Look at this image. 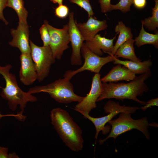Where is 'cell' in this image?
Listing matches in <instances>:
<instances>
[{
    "mask_svg": "<svg viewBox=\"0 0 158 158\" xmlns=\"http://www.w3.org/2000/svg\"><path fill=\"white\" fill-rule=\"evenodd\" d=\"M51 123L65 145L71 151L78 152L83 147L82 131L69 113L60 107L51 111Z\"/></svg>",
    "mask_w": 158,
    "mask_h": 158,
    "instance_id": "6da1fadb",
    "label": "cell"
},
{
    "mask_svg": "<svg viewBox=\"0 0 158 158\" xmlns=\"http://www.w3.org/2000/svg\"><path fill=\"white\" fill-rule=\"evenodd\" d=\"M151 75L150 70L136 76L128 83H102V91L97 102L105 99L114 98L123 101L125 99H132L142 105L146 102L140 100L138 96H142L149 90L145 81Z\"/></svg>",
    "mask_w": 158,
    "mask_h": 158,
    "instance_id": "7a4b0ae2",
    "label": "cell"
},
{
    "mask_svg": "<svg viewBox=\"0 0 158 158\" xmlns=\"http://www.w3.org/2000/svg\"><path fill=\"white\" fill-rule=\"evenodd\" d=\"M12 66L9 64L2 66H0V75L4 78L6 85L1 93V96L7 101L9 108L15 111L19 106L20 111L17 114L24 118L23 113L28 102H34L37 100V97L28 92L23 91L19 87L15 75L10 71Z\"/></svg>",
    "mask_w": 158,
    "mask_h": 158,
    "instance_id": "3957f363",
    "label": "cell"
},
{
    "mask_svg": "<svg viewBox=\"0 0 158 158\" xmlns=\"http://www.w3.org/2000/svg\"><path fill=\"white\" fill-rule=\"evenodd\" d=\"M27 92L30 94L46 93L58 102L63 104L73 102H79L84 97L76 94L70 80L65 78L57 80L46 85L33 87L30 88Z\"/></svg>",
    "mask_w": 158,
    "mask_h": 158,
    "instance_id": "277c9868",
    "label": "cell"
},
{
    "mask_svg": "<svg viewBox=\"0 0 158 158\" xmlns=\"http://www.w3.org/2000/svg\"><path fill=\"white\" fill-rule=\"evenodd\" d=\"M108 123L111 126V132L106 138L99 140L100 145L109 138H112L115 140L120 135L133 129H136L142 132L147 140L150 139L148 130L150 124L146 117L134 119L131 117L130 114L122 112L119 113L118 118L111 120Z\"/></svg>",
    "mask_w": 158,
    "mask_h": 158,
    "instance_id": "5b68a950",
    "label": "cell"
},
{
    "mask_svg": "<svg viewBox=\"0 0 158 158\" xmlns=\"http://www.w3.org/2000/svg\"><path fill=\"white\" fill-rule=\"evenodd\" d=\"M140 109L138 107L126 106L124 105H120L118 102H116L111 100L108 101L105 104L104 109L106 113L108 114L105 116L99 118H94L90 116L89 114L83 112L78 111L83 116L92 122L96 129L95 138L96 139L95 143L100 132L105 129V126L112 118L117 114L121 113H125L130 114L135 113L136 111Z\"/></svg>",
    "mask_w": 158,
    "mask_h": 158,
    "instance_id": "8992f818",
    "label": "cell"
},
{
    "mask_svg": "<svg viewBox=\"0 0 158 158\" xmlns=\"http://www.w3.org/2000/svg\"><path fill=\"white\" fill-rule=\"evenodd\" d=\"M81 53L84 59L82 66L75 70L66 71L64 78L70 80L77 74L85 71H88L95 73H99L102 67L106 64L113 62L114 55L109 54L105 57L99 56L91 51L84 42L81 49Z\"/></svg>",
    "mask_w": 158,
    "mask_h": 158,
    "instance_id": "52a82bcc",
    "label": "cell"
},
{
    "mask_svg": "<svg viewBox=\"0 0 158 158\" xmlns=\"http://www.w3.org/2000/svg\"><path fill=\"white\" fill-rule=\"evenodd\" d=\"M31 55L35 66L39 82L43 81L49 74L51 65L55 61L49 46H38L30 40Z\"/></svg>",
    "mask_w": 158,
    "mask_h": 158,
    "instance_id": "ba28073f",
    "label": "cell"
},
{
    "mask_svg": "<svg viewBox=\"0 0 158 158\" xmlns=\"http://www.w3.org/2000/svg\"><path fill=\"white\" fill-rule=\"evenodd\" d=\"M44 23L47 25L50 35L49 46L55 59L60 60L64 51L69 48L70 42L68 25H64L62 28H55L50 25L46 20Z\"/></svg>",
    "mask_w": 158,
    "mask_h": 158,
    "instance_id": "9c48e42d",
    "label": "cell"
},
{
    "mask_svg": "<svg viewBox=\"0 0 158 158\" xmlns=\"http://www.w3.org/2000/svg\"><path fill=\"white\" fill-rule=\"evenodd\" d=\"M68 32L72 47L71 63L72 65L80 66L82 63L81 49L85 41L77 28L74 18V13H69Z\"/></svg>",
    "mask_w": 158,
    "mask_h": 158,
    "instance_id": "30bf717a",
    "label": "cell"
},
{
    "mask_svg": "<svg viewBox=\"0 0 158 158\" xmlns=\"http://www.w3.org/2000/svg\"><path fill=\"white\" fill-rule=\"evenodd\" d=\"M100 74L95 73L92 77L91 87L89 93L84 97L83 100L78 102L73 109L89 114L97 107L96 102L102 91Z\"/></svg>",
    "mask_w": 158,
    "mask_h": 158,
    "instance_id": "8fae6325",
    "label": "cell"
},
{
    "mask_svg": "<svg viewBox=\"0 0 158 158\" xmlns=\"http://www.w3.org/2000/svg\"><path fill=\"white\" fill-rule=\"evenodd\" d=\"M11 33L13 39L9 42L11 46L18 48L21 53L31 54L29 43V27L27 23L19 22L17 29H12Z\"/></svg>",
    "mask_w": 158,
    "mask_h": 158,
    "instance_id": "7c38bea8",
    "label": "cell"
},
{
    "mask_svg": "<svg viewBox=\"0 0 158 158\" xmlns=\"http://www.w3.org/2000/svg\"><path fill=\"white\" fill-rule=\"evenodd\" d=\"M20 67L19 73L20 80L24 85L32 84L37 79V75L31 54L21 53L20 56Z\"/></svg>",
    "mask_w": 158,
    "mask_h": 158,
    "instance_id": "4fadbf2b",
    "label": "cell"
},
{
    "mask_svg": "<svg viewBox=\"0 0 158 158\" xmlns=\"http://www.w3.org/2000/svg\"><path fill=\"white\" fill-rule=\"evenodd\" d=\"M75 23L85 41L91 40L98 32L106 29L108 26L106 20H100L93 16L88 17L85 23H77L75 20Z\"/></svg>",
    "mask_w": 158,
    "mask_h": 158,
    "instance_id": "5bb4252c",
    "label": "cell"
},
{
    "mask_svg": "<svg viewBox=\"0 0 158 158\" xmlns=\"http://www.w3.org/2000/svg\"><path fill=\"white\" fill-rule=\"evenodd\" d=\"M116 35L112 39H109L97 34L91 40L85 41L86 46L96 54L102 56L103 52L111 54L114 48V41L116 38Z\"/></svg>",
    "mask_w": 158,
    "mask_h": 158,
    "instance_id": "9a60e30c",
    "label": "cell"
},
{
    "mask_svg": "<svg viewBox=\"0 0 158 158\" xmlns=\"http://www.w3.org/2000/svg\"><path fill=\"white\" fill-rule=\"evenodd\" d=\"M104 76L101 78L102 82H116L119 81H129L136 77V74L124 66L117 64Z\"/></svg>",
    "mask_w": 158,
    "mask_h": 158,
    "instance_id": "2e32d148",
    "label": "cell"
},
{
    "mask_svg": "<svg viewBox=\"0 0 158 158\" xmlns=\"http://www.w3.org/2000/svg\"><path fill=\"white\" fill-rule=\"evenodd\" d=\"M114 64H120L126 67L135 74H142L150 70L152 65L150 59L143 62H135L131 61H122L113 56Z\"/></svg>",
    "mask_w": 158,
    "mask_h": 158,
    "instance_id": "e0dca14e",
    "label": "cell"
},
{
    "mask_svg": "<svg viewBox=\"0 0 158 158\" xmlns=\"http://www.w3.org/2000/svg\"><path fill=\"white\" fill-rule=\"evenodd\" d=\"M134 42L135 40L133 38L126 41L119 47L114 56L116 58L121 57L135 62L141 61L135 54Z\"/></svg>",
    "mask_w": 158,
    "mask_h": 158,
    "instance_id": "ac0fdd59",
    "label": "cell"
},
{
    "mask_svg": "<svg viewBox=\"0 0 158 158\" xmlns=\"http://www.w3.org/2000/svg\"><path fill=\"white\" fill-rule=\"evenodd\" d=\"M114 30L119 34L118 39L114 46L113 51L111 54L114 55L117 49L123 43L128 40L132 39L133 35L130 28L126 26L122 21H119L116 25Z\"/></svg>",
    "mask_w": 158,
    "mask_h": 158,
    "instance_id": "d6986e66",
    "label": "cell"
},
{
    "mask_svg": "<svg viewBox=\"0 0 158 158\" xmlns=\"http://www.w3.org/2000/svg\"><path fill=\"white\" fill-rule=\"evenodd\" d=\"M135 44L138 47L146 44H152L158 48V32L152 34L147 32L144 29L143 25L142 26L138 36L135 37Z\"/></svg>",
    "mask_w": 158,
    "mask_h": 158,
    "instance_id": "ffe728a7",
    "label": "cell"
},
{
    "mask_svg": "<svg viewBox=\"0 0 158 158\" xmlns=\"http://www.w3.org/2000/svg\"><path fill=\"white\" fill-rule=\"evenodd\" d=\"M6 6L12 8L16 11L19 22L27 23L28 12L24 6L23 0H6Z\"/></svg>",
    "mask_w": 158,
    "mask_h": 158,
    "instance_id": "44dd1931",
    "label": "cell"
},
{
    "mask_svg": "<svg viewBox=\"0 0 158 158\" xmlns=\"http://www.w3.org/2000/svg\"><path fill=\"white\" fill-rule=\"evenodd\" d=\"M155 5L152 8V16L141 21L144 26L150 31H155L158 28V0H154Z\"/></svg>",
    "mask_w": 158,
    "mask_h": 158,
    "instance_id": "7402d4cb",
    "label": "cell"
},
{
    "mask_svg": "<svg viewBox=\"0 0 158 158\" xmlns=\"http://www.w3.org/2000/svg\"><path fill=\"white\" fill-rule=\"evenodd\" d=\"M133 0H120L116 4H111V11L119 10L123 13H126L130 10L131 6L133 4Z\"/></svg>",
    "mask_w": 158,
    "mask_h": 158,
    "instance_id": "603a6c76",
    "label": "cell"
},
{
    "mask_svg": "<svg viewBox=\"0 0 158 158\" xmlns=\"http://www.w3.org/2000/svg\"><path fill=\"white\" fill-rule=\"evenodd\" d=\"M71 3L75 4L83 8L88 14V17L94 14L90 0H68Z\"/></svg>",
    "mask_w": 158,
    "mask_h": 158,
    "instance_id": "cb8c5ba5",
    "label": "cell"
},
{
    "mask_svg": "<svg viewBox=\"0 0 158 158\" xmlns=\"http://www.w3.org/2000/svg\"><path fill=\"white\" fill-rule=\"evenodd\" d=\"M39 30L41 38L43 42V46H49L50 35L46 25L44 23L40 28Z\"/></svg>",
    "mask_w": 158,
    "mask_h": 158,
    "instance_id": "d4e9b609",
    "label": "cell"
},
{
    "mask_svg": "<svg viewBox=\"0 0 158 158\" xmlns=\"http://www.w3.org/2000/svg\"><path fill=\"white\" fill-rule=\"evenodd\" d=\"M55 16L59 18H65L69 14V8L66 5H59L55 9Z\"/></svg>",
    "mask_w": 158,
    "mask_h": 158,
    "instance_id": "484cf974",
    "label": "cell"
},
{
    "mask_svg": "<svg viewBox=\"0 0 158 158\" xmlns=\"http://www.w3.org/2000/svg\"><path fill=\"white\" fill-rule=\"evenodd\" d=\"M101 12L105 13L111 11V0H99Z\"/></svg>",
    "mask_w": 158,
    "mask_h": 158,
    "instance_id": "4316f807",
    "label": "cell"
},
{
    "mask_svg": "<svg viewBox=\"0 0 158 158\" xmlns=\"http://www.w3.org/2000/svg\"><path fill=\"white\" fill-rule=\"evenodd\" d=\"M143 107H140V109L145 111L148 108H151L152 106H158V98L152 99L149 100Z\"/></svg>",
    "mask_w": 158,
    "mask_h": 158,
    "instance_id": "83f0119b",
    "label": "cell"
},
{
    "mask_svg": "<svg viewBox=\"0 0 158 158\" xmlns=\"http://www.w3.org/2000/svg\"><path fill=\"white\" fill-rule=\"evenodd\" d=\"M6 0H0V19L7 25L8 23L5 19L3 14L4 10L6 7Z\"/></svg>",
    "mask_w": 158,
    "mask_h": 158,
    "instance_id": "f1b7e54d",
    "label": "cell"
},
{
    "mask_svg": "<svg viewBox=\"0 0 158 158\" xmlns=\"http://www.w3.org/2000/svg\"><path fill=\"white\" fill-rule=\"evenodd\" d=\"M146 3V0H133V4L136 8L142 9L145 7Z\"/></svg>",
    "mask_w": 158,
    "mask_h": 158,
    "instance_id": "f546056e",
    "label": "cell"
},
{
    "mask_svg": "<svg viewBox=\"0 0 158 158\" xmlns=\"http://www.w3.org/2000/svg\"><path fill=\"white\" fill-rule=\"evenodd\" d=\"M8 148L0 145V158H9Z\"/></svg>",
    "mask_w": 158,
    "mask_h": 158,
    "instance_id": "4dcf8cb0",
    "label": "cell"
},
{
    "mask_svg": "<svg viewBox=\"0 0 158 158\" xmlns=\"http://www.w3.org/2000/svg\"><path fill=\"white\" fill-rule=\"evenodd\" d=\"M14 116V117H15L16 118H18V115L16 114H15V115H14V114H11V115H3V114H1V113L0 112V120L2 118H3V117H4V116Z\"/></svg>",
    "mask_w": 158,
    "mask_h": 158,
    "instance_id": "1f68e13d",
    "label": "cell"
},
{
    "mask_svg": "<svg viewBox=\"0 0 158 158\" xmlns=\"http://www.w3.org/2000/svg\"><path fill=\"white\" fill-rule=\"evenodd\" d=\"M54 4H58L59 5L63 4V0H50Z\"/></svg>",
    "mask_w": 158,
    "mask_h": 158,
    "instance_id": "d6a6232c",
    "label": "cell"
},
{
    "mask_svg": "<svg viewBox=\"0 0 158 158\" xmlns=\"http://www.w3.org/2000/svg\"><path fill=\"white\" fill-rule=\"evenodd\" d=\"M19 158L18 155L14 152L9 153V158Z\"/></svg>",
    "mask_w": 158,
    "mask_h": 158,
    "instance_id": "836d02e7",
    "label": "cell"
},
{
    "mask_svg": "<svg viewBox=\"0 0 158 158\" xmlns=\"http://www.w3.org/2000/svg\"></svg>",
    "mask_w": 158,
    "mask_h": 158,
    "instance_id": "e575fe53",
    "label": "cell"
}]
</instances>
